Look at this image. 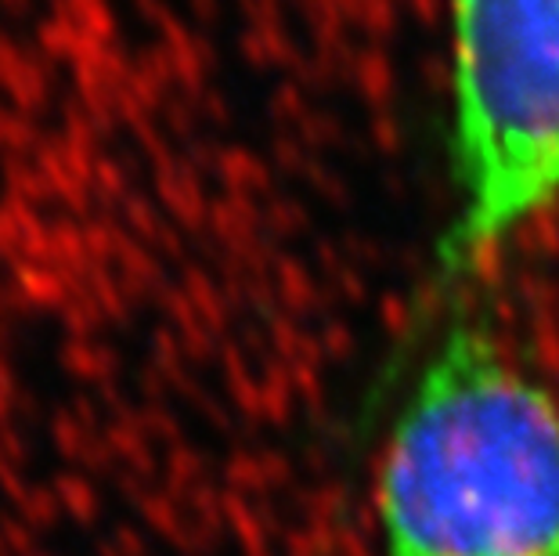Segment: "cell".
Masks as SVG:
<instances>
[{
    "label": "cell",
    "mask_w": 559,
    "mask_h": 556,
    "mask_svg": "<svg viewBox=\"0 0 559 556\" xmlns=\"http://www.w3.org/2000/svg\"><path fill=\"white\" fill-rule=\"evenodd\" d=\"M448 40L459 279L559 203V0H448Z\"/></svg>",
    "instance_id": "obj_2"
},
{
    "label": "cell",
    "mask_w": 559,
    "mask_h": 556,
    "mask_svg": "<svg viewBox=\"0 0 559 556\" xmlns=\"http://www.w3.org/2000/svg\"><path fill=\"white\" fill-rule=\"evenodd\" d=\"M386 556H559V405L487 329H448L379 470Z\"/></svg>",
    "instance_id": "obj_1"
}]
</instances>
